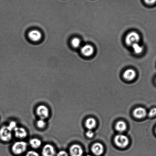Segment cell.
<instances>
[{"mask_svg":"<svg viewBox=\"0 0 156 156\" xmlns=\"http://www.w3.org/2000/svg\"><path fill=\"white\" fill-rule=\"evenodd\" d=\"M136 75V72L134 69H128L124 72L123 77L124 79L127 81H131L135 78Z\"/></svg>","mask_w":156,"mask_h":156,"instance_id":"obj_10","label":"cell"},{"mask_svg":"<svg viewBox=\"0 0 156 156\" xmlns=\"http://www.w3.org/2000/svg\"><path fill=\"white\" fill-rule=\"evenodd\" d=\"M116 129L119 132H122L125 131L126 129V125L124 122L119 121L116 124Z\"/></svg>","mask_w":156,"mask_h":156,"instance_id":"obj_16","label":"cell"},{"mask_svg":"<svg viewBox=\"0 0 156 156\" xmlns=\"http://www.w3.org/2000/svg\"><path fill=\"white\" fill-rule=\"evenodd\" d=\"M92 151L93 154L96 155H101L104 151V146L101 144L95 143L92 147Z\"/></svg>","mask_w":156,"mask_h":156,"instance_id":"obj_11","label":"cell"},{"mask_svg":"<svg viewBox=\"0 0 156 156\" xmlns=\"http://www.w3.org/2000/svg\"><path fill=\"white\" fill-rule=\"evenodd\" d=\"M86 136H87L89 138H91L94 136V133L92 131H91V130H89L86 133Z\"/></svg>","mask_w":156,"mask_h":156,"instance_id":"obj_25","label":"cell"},{"mask_svg":"<svg viewBox=\"0 0 156 156\" xmlns=\"http://www.w3.org/2000/svg\"><path fill=\"white\" fill-rule=\"evenodd\" d=\"M25 156H40L37 152L34 151H28L25 154Z\"/></svg>","mask_w":156,"mask_h":156,"instance_id":"obj_21","label":"cell"},{"mask_svg":"<svg viewBox=\"0 0 156 156\" xmlns=\"http://www.w3.org/2000/svg\"><path fill=\"white\" fill-rule=\"evenodd\" d=\"M96 122L95 119L92 118L88 119L86 122V126L89 130H91L96 126Z\"/></svg>","mask_w":156,"mask_h":156,"instance_id":"obj_14","label":"cell"},{"mask_svg":"<svg viewBox=\"0 0 156 156\" xmlns=\"http://www.w3.org/2000/svg\"><path fill=\"white\" fill-rule=\"evenodd\" d=\"M27 148L26 142L24 141H18L15 142L12 147V151L14 154H20L25 152Z\"/></svg>","mask_w":156,"mask_h":156,"instance_id":"obj_2","label":"cell"},{"mask_svg":"<svg viewBox=\"0 0 156 156\" xmlns=\"http://www.w3.org/2000/svg\"><path fill=\"white\" fill-rule=\"evenodd\" d=\"M36 113L40 119H44L49 115V110L45 106L41 105L36 109Z\"/></svg>","mask_w":156,"mask_h":156,"instance_id":"obj_6","label":"cell"},{"mask_svg":"<svg viewBox=\"0 0 156 156\" xmlns=\"http://www.w3.org/2000/svg\"><path fill=\"white\" fill-rule=\"evenodd\" d=\"M156 115V108H154L150 110L148 113V116L150 117H154Z\"/></svg>","mask_w":156,"mask_h":156,"instance_id":"obj_22","label":"cell"},{"mask_svg":"<svg viewBox=\"0 0 156 156\" xmlns=\"http://www.w3.org/2000/svg\"><path fill=\"white\" fill-rule=\"evenodd\" d=\"M131 47H132L135 54H140L143 52V47L142 45L139 44V43L135 44Z\"/></svg>","mask_w":156,"mask_h":156,"instance_id":"obj_17","label":"cell"},{"mask_svg":"<svg viewBox=\"0 0 156 156\" xmlns=\"http://www.w3.org/2000/svg\"><path fill=\"white\" fill-rule=\"evenodd\" d=\"M145 3L148 5H152L156 2V0H144Z\"/></svg>","mask_w":156,"mask_h":156,"instance_id":"obj_24","label":"cell"},{"mask_svg":"<svg viewBox=\"0 0 156 156\" xmlns=\"http://www.w3.org/2000/svg\"></svg>","mask_w":156,"mask_h":156,"instance_id":"obj_27","label":"cell"},{"mask_svg":"<svg viewBox=\"0 0 156 156\" xmlns=\"http://www.w3.org/2000/svg\"><path fill=\"white\" fill-rule=\"evenodd\" d=\"M12 131L8 126H2L0 129V139L3 141H9L12 137Z\"/></svg>","mask_w":156,"mask_h":156,"instance_id":"obj_3","label":"cell"},{"mask_svg":"<svg viewBox=\"0 0 156 156\" xmlns=\"http://www.w3.org/2000/svg\"><path fill=\"white\" fill-rule=\"evenodd\" d=\"M81 54L84 56L90 57L93 55L94 52V48L91 45L86 44L81 47Z\"/></svg>","mask_w":156,"mask_h":156,"instance_id":"obj_8","label":"cell"},{"mask_svg":"<svg viewBox=\"0 0 156 156\" xmlns=\"http://www.w3.org/2000/svg\"><path fill=\"white\" fill-rule=\"evenodd\" d=\"M28 37L32 41L38 42L41 39L42 35V33L39 30H33L28 33Z\"/></svg>","mask_w":156,"mask_h":156,"instance_id":"obj_5","label":"cell"},{"mask_svg":"<svg viewBox=\"0 0 156 156\" xmlns=\"http://www.w3.org/2000/svg\"><path fill=\"white\" fill-rule=\"evenodd\" d=\"M30 144L32 147L34 148H37L40 147L42 144V143L39 139L33 138L30 140Z\"/></svg>","mask_w":156,"mask_h":156,"instance_id":"obj_15","label":"cell"},{"mask_svg":"<svg viewBox=\"0 0 156 156\" xmlns=\"http://www.w3.org/2000/svg\"><path fill=\"white\" fill-rule=\"evenodd\" d=\"M69 154L71 156H82L83 150L80 145L74 144L69 148Z\"/></svg>","mask_w":156,"mask_h":156,"instance_id":"obj_9","label":"cell"},{"mask_svg":"<svg viewBox=\"0 0 156 156\" xmlns=\"http://www.w3.org/2000/svg\"><path fill=\"white\" fill-rule=\"evenodd\" d=\"M140 37L138 33L135 31H131L128 33L125 38V42L128 46H132L136 43H139Z\"/></svg>","mask_w":156,"mask_h":156,"instance_id":"obj_1","label":"cell"},{"mask_svg":"<svg viewBox=\"0 0 156 156\" xmlns=\"http://www.w3.org/2000/svg\"><path fill=\"white\" fill-rule=\"evenodd\" d=\"M147 115V112L145 109L142 107H139L136 109L133 112V115L137 119H141L145 117Z\"/></svg>","mask_w":156,"mask_h":156,"instance_id":"obj_12","label":"cell"},{"mask_svg":"<svg viewBox=\"0 0 156 156\" xmlns=\"http://www.w3.org/2000/svg\"><path fill=\"white\" fill-rule=\"evenodd\" d=\"M56 156H69V154L66 151H62L57 153Z\"/></svg>","mask_w":156,"mask_h":156,"instance_id":"obj_23","label":"cell"},{"mask_svg":"<svg viewBox=\"0 0 156 156\" xmlns=\"http://www.w3.org/2000/svg\"><path fill=\"white\" fill-rule=\"evenodd\" d=\"M42 156H55V150L52 145L48 144L42 148Z\"/></svg>","mask_w":156,"mask_h":156,"instance_id":"obj_7","label":"cell"},{"mask_svg":"<svg viewBox=\"0 0 156 156\" xmlns=\"http://www.w3.org/2000/svg\"><path fill=\"white\" fill-rule=\"evenodd\" d=\"M8 128L9 129L11 130L12 131H14L16 127H17V125H16V122H10L9 124V126H8Z\"/></svg>","mask_w":156,"mask_h":156,"instance_id":"obj_20","label":"cell"},{"mask_svg":"<svg viewBox=\"0 0 156 156\" xmlns=\"http://www.w3.org/2000/svg\"><path fill=\"white\" fill-rule=\"evenodd\" d=\"M71 45L74 48H78L81 46V42L78 37H74L71 41Z\"/></svg>","mask_w":156,"mask_h":156,"instance_id":"obj_18","label":"cell"},{"mask_svg":"<svg viewBox=\"0 0 156 156\" xmlns=\"http://www.w3.org/2000/svg\"><path fill=\"white\" fill-rule=\"evenodd\" d=\"M114 141L116 144L121 148H124L128 145L129 140L127 136L119 134L116 136Z\"/></svg>","mask_w":156,"mask_h":156,"instance_id":"obj_4","label":"cell"},{"mask_svg":"<svg viewBox=\"0 0 156 156\" xmlns=\"http://www.w3.org/2000/svg\"><path fill=\"white\" fill-rule=\"evenodd\" d=\"M90 156V155H87V156Z\"/></svg>","mask_w":156,"mask_h":156,"instance_id":"obj_26","label":"cell"},{"mask_svg":"<svg viewBox=\"0 0 156 156\" xmlns=\"http://www.w3.org/2000/svg\"><path fill=\"white\" fill-rule=\"evenodd\" d=\"M36 125L39 128H44L46 125V122H45L44 119H40L37 121Z\"/></svg>","mask_w":156,"mask_h":156,"instance_id":"obj_19","label":"cell"},{"mask_svg":"<svg viewBox=\"0 0 156 156\" xmlns=\"http://www.w3.org/2000/svg\"><path fill=\"white\" fill-rule=\"evenodd\" d=\"M15 136L20 139L24 138L27 135L26 130L24 128L21 127H16L14 130Z\"/></svg>","mask_w":156,"mask_h":156,"instance_id":"obj_13","label":"cell"}]
</instances>
